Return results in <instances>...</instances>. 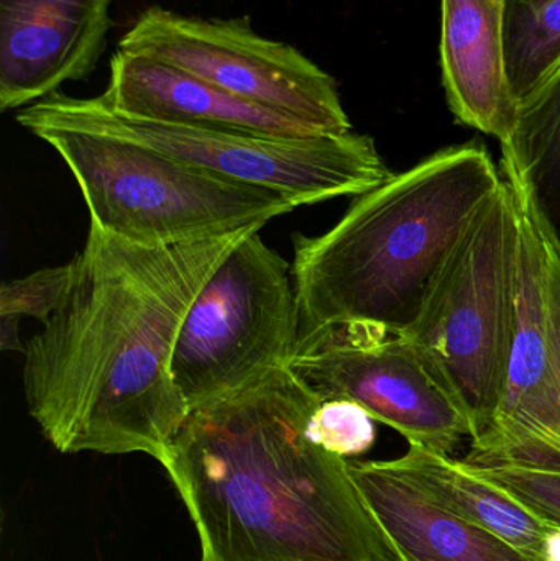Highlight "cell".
Listing matches in <instances>:
<instances>
[{
	"mask_svg": "<svg viewBox=\"0 0 560 561\" xmlns=\"http://www.w3.org/2000/svg\"><path fill=\"white\" fill-rule=\"evenodd\" d=\"M255 229L148 247L89 226L61 306L25 345L33 421L61 454H147L160 463L190 415L173 373L204 284Z\"/></svg>",
	"mask_w": 560,
	"mask_h": 561,
	"instance_id": "obj_1",
	"label": "cell"
},
{
	"mask_svg": "<svg viewBox=\"0 0 560 561\" xmlns=\"http://www.w3.org/2000/svg\"><path fill=\"white\" fill-rule=\"evenodd\" d=\"M321 402L288 366L190 412L160 463L201 561H403L351 461L309 437Z\"/></svg>",
	"mask_w": 560,
	"mask_h": 561,
	"instance_id": "obj_2",
	"label": "cell"
},
{
	"mask_svg": "<svg viewBox=\"0 0 560 561\" xmlns=\"http://www.w3.org/2000/svg\"><path fill=\"white\" fill-rule=\"evenodd\" d=\"M502 181L483 145H456L358 196L329 232L296 236L301 335L345 322L404 332Z\"/></svg>",
	"mask_w": 560,
	"mask_h": 561,
	"instance_id": "obj_3",
	"label": "cell"
},
{
	"mask_svg": "<svg viewBox=\"0 0 560 561\" xmlns=\"http://www.w3.org/2000/svg\"><path fill=\"white\" fill-rule=\"evenodd\" d=\"M16 122L62 158L91 226L127 242H204L263 229L299 207L288 194L227 180L121 135L59 121L36 105L19 111Z\"/></svg>",
	"mask_w": 560,
	"mask_h": 561,
	"instance_id": "obj_4",
	"label": "cell"
},
{
	"mask_svg": "<svg viewBox=\"0 0 560 561\" xmlns=\"http://www.w3.org/2000/svg\"><path fill=\"white\" fill-rule=\"evenodd\" d=\"M519 240L518 199L503 176L441 266L416 319L401 332L434 381L469 419L470 440L492 424L505 394Z\"/></svg>",
	"mask_w": 560,
	"mask_h": 561,
	"instance_id": "obj_5",
	"label": "cell"
},
{
	"mask_svg": "<svg viewBox=\"0 0 560 561\" xmlns=\"http://www.w3.org/2000/svg\"><path fill=\"white\" fill-rule=\"evenodd\" d=\"M299 339L293 268L260 232L250 233L197 294L171 373L193 412L288 368Z\"/></svg>",
	"mask_w": 560,
	"mask_h": 561,
	"instance_id": "obj_6",
	"label": "cell"
},
{
	"mask_svg": "<svg viewBox=\"0 0 560 561\" xmlns=\"http://www.w3.org/2000/svg\"><path fill=\"white\" fill-rule=\"evenodd\" d=\"M33 105L59 121L121 135L227 180L288 194L299 207L364 196L393 176L374 138L354 130L279 137L164 124L115 114L99 98L76 99L61 92Z\"/></svg>",
	"mask_w": 560,
	"mask_h": 561,
	"instance_id": "obj_7",
	"label": "cell"
},
{
	"mask_svg": "<svg viewBox=\"0 0 560 561\" xmlns=\"http://www.w3.org/2000/svg\"><path fill=\"white\" fill-rule=\"evenodd\" d=\"M117 49L167 62L324 134L352 131L335 79L295 46L259 35L249 19H199L150 7Z\"/></svg>",
	"mask_w": 560,
	"mask_h": 561,
	"instance_id": "obj_8",
	"label": "cell"
},
{
	"mask_svg": "<svg viewBox=\"0 0 560 561\" xmlns=\"http://www.w3.org/2000/svg\"><path fill=\"white\" fill-rule=\"evenodd\" d=\"M289 368L322 399H345L410 445L449 455L469 419L434 381L404 333L345 322L301 335Z\"/></svg>",
	"mask_w": 560,
	"mask_h": 561,
	"instance_id": "obj_9",
	"label": "cell"
},
{
	"mask_svg": "<svg viewBox=\"0 0 560 561\" xmlns=\"http://www.w3.org/2000/svg\"><path fill=\"white\" fill-rule=\"evenodd\" d=\"M500 171L522 217L515 335L502 404L462 461L560 471V385L546 327L541 237L525 187L512 171Z\"/></svg>",
	"mask_w": 560,
	"mask_h": 561,
	"instance_id": "obj_10",
	"label": "cell"
},
{
	"mask_svg": "<svg viewBox=\"0 0 560 561\" xmlns=\"http://www.w3.org/2000/svg\"><path fill=\"white\" fill-rule=\"evenodd\" d=\"M114 2L0 0V111H22L66 82L88 81L107 48Z\"/></svg>",
	"mask_w": 560,
	"mask_h": 561,
	"instance_id": "obj_11",
	"label": "cell"
},
{
	"mask_svg": "<svg viewBox=\"0 0 560 561\" xmlns=\"http://www.w3.org/2000/svg\"><path fill=\"white\" fill-rule=\"evenodd\" d=\"M99 99L115 114L164 124L279 137L324 134L298 118L236 98L167 62L122 49L111 58V81Z\"/></svg>",
	"mask_w": 560,
	"mask_h": 561,
	"instance_id": "obj_12",
	"label": "cell"
},
{
	"mask_svg": "<svg viewBox=\"0 0 560 561\" xmlns=\"http://www.w3.org/2000/svg\"><path fill=\"white\" fill-rule=\"evenodd\" d=\"M506 0H441V71L460 124L508 144L519 98L505 56Z\"/></svg>",
	"mask_w": 560,
	"mask_h": 561,
	"instance_id": "obj_13",
	"label": "cell"
},
{
	"mask_svg": "<svg viewBox=\"0 0 560 561\" xmlns=\"http://www.w3.org/2000/svg\"><path fill=\"white\" fill-rule=\"evenodd\" d=\"M351 474L403 561H533L424 496L385 461H351Z\"/></svg>",
	"mask_w": 560,
	"mask_h": 561,
	"instance_id": "obj_14",
	"label": "cell"
},
{
	"mask_svg": "<svg viewBox=\"0 0 560 561\" xmlns=\"http://www.w3.org/2000/svg\"><path fill=\"white\" fill-rule=\"evenodd\" d=\"M385 463L444 510L496 534L533 561H541L542 540L555 524L477 477L462 461L410 445L403 457Z\"/></svg>",
	"mask_w": 560,
	"mask_h": 561,
	"instance_id": "obj_15",
	"label": "cell"
},
{
	"mask_svg": "<svg viewBox=\"0 0 560 561\" xmlns=\"http://www.w3.org/2000/svg\"><path fill=\"white\" fill-rule=\"evenodd\" d=\"M502 163L518 174L560 243V62L519 99L518 125L502 145Z\"/></svg>",
	"mask_w": 560,
	"mask_h": 561,
	"instance_id": "obj_16",
	"label": "cell"
},
{
	"mask_svg": "<svg viewBox=\"0 0 560 561\" xmlns=\"http://www.w3.org/2000/svg\"><path fill=\"white\" fill-rule=\"evenodd\" d=\"M505 56L522 99L560 62V0H506Z\"/></svg>",
	"mask_w": 560,
	"mask_h": 561,
	"instance_id": "obj_17",
	"label": "cell"
},
{
	"mask_svg": "<svg viewBox=\"0 0 560 561\" xmlns=\"http://www.w3.org/2000/svg\"><path fill=\"white\" fill-rule=\"evenodd\" d=\"M75 262L58 268H45L15 280H5L0 289V346L25 353L20 342L19 322L33 317L45 325L61 306L71 286Z\"/></svg>",
	"mask_w": 560,
	"mask_h": 561,
	"instance_id": "obj_18",
	"label": "cell"
},
{
	"mask_svg": "<svg viewBox=\"0 0 560 561\" xmlns=\"http://www.w3.org/2000/svg\"><path fill=\"white\" fill-rule=\"evenodd\" d=\"M308 434L324 450L345 460L367 454L377 438L374 419L345 399L322 401L309 419Z\"/></svg>",
	"mask_w": 560,
	"mask_h": 561,
	"instance_id": "obj_19",
	"label": "cell"
},
{
	"mask_svg": "<svg viewBox=\"0 0 560 561\" xmlns=\"http://www.w3.org/2000/svg\"><path fill=\"white\" fill-rule=\"evenodd\" d=\"M462 463L477 477L502 488L546 523L560 527V471L536 470L513 465L473 467L466 461Z\"/></svg>",
	"mask_w": 560,
	"mask_h": 561,
	"instance_id": "obj_20",
	"label": "cell"
},
{
	"mask_svg": "<svg viewBox=\"0 0 560 561\" xmlns=\"http://www.w3.org/2000/svg\"><path fill=\"white\" fill-rule=\"evenodd\" d=\"M500 167L512 171L516 178L518 174L500 161ZM519 180V178H518ZM523 184V181L519 180ZM525 187V184H523ZM529 206H532L533 217H535L536 227H538L539 237L542 245V278H545V313L546 327H548L549 345H551L552 359H555L556 371H558L560 385V243L555 233L546 226L545 220L539 217L532 196H529Z\"/></svg>",
	"mask_w": 560,
	"mask_h": 561,
	"instance_id": "obj_21",
	"label": "cell"
},
{
	"mask_svg": "<svg viewBox=\"0 0 560 561\" xmlns=\"http://www.w3.org/2000/svg\"><path fill=\"white\" fill-rule=\"evenodd\" d=\"M541 561H560V527L555 526L542 540Z\"/></svg>",
	"mask_w": 560,
	"mask_h": 561,
	"instance_id": "obj_22",
	"label": "cell"
}]
</instances>
